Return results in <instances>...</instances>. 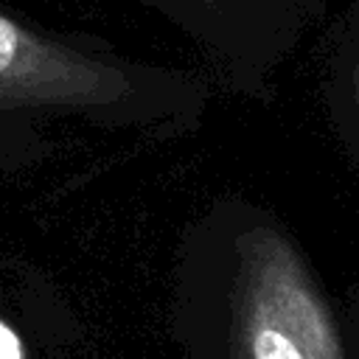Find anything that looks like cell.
Segmentation results:
<instances>
[{
    "mask_svg": "<svg viewBox=\"0 0 359 359\" xmlns=\"http://www.w3.org/2000/svg\"><path fill=\"white\" fill-rule=\"evenodd\" d=\"M224 331L227 359H359V334L272 222L233 238Z\"/></svg>",
    "mask_w": 359,
    "mask_h": 359,
    "instance_id": "6da1fadb",
    "label": "cell"
},
{
    "mask_svg": "<svg viewBox=\"0 0 359 359\" xmlns=\"http://www.w3.org/2000/svg\"><path fill=\"white\" fill-rule=\"evenodd\" d=\"M132 93L129 67L0 14V109H107Z\"/></svg>",
    "mask_w": 359,
    "mask_h": 359,
    "instance_id": "7a4b0ae2",
    "label": "cell"
},
{
    "mask_svg": "<svg viewBox=\"0 0 359 359\" xmlns=\"http://www.w3.org/2000/svg\"><path fill=\"white\" fill-rule=\"evenodd\" d=\"M199 36L247 84H261L328 0H143Z\"/></svg>",
    "mask_w": 359,
    "mask_h": 359,
    "instance_id": "3957f363",
    "label": "cell"
},
{
    "mask_svg": "<svg viewBox=\"0 0 359 359\" xmlns=\"http://www.w3.org/2000/svg\"><path fill=\"white\" fill-rule=\"evenodd\" d=\"M328 109L351 160L359 165V0H351L331 50Z\"/></svg>",
    "mask_w": 359,
    "mask_h": 359,
    "instance_id": "277c9868",
    "label": "cell"
},
{
    "mask_svg": "<svg viewBox=\"0 0 359 359\" xmlns=\"http://www.w3.org/2000/svg\"><path fill=\"white\" fill-rule=\"evenodd\" d=\"M0 359H25L20 337L0 320Z\"/></svg>",
    "mask_w": 359,
    "mask_h": 359,
    "instance_id": "5b68a950",
    "label": "cell"
}]
</instances>
